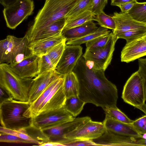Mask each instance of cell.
<instances>
[{
	"instance_id": "6da1fadb",
	"label": "cell",
	"mask_w": 146,
	"mask_h": 146,
	"mask_svg": "<svg viewBox=\"0 0 146 146\" xmlns=\"http://www.w3.org/2000/svg\"><path fill=\"white\" fill-rule=\"evenodd\" d=\"M78 80V96L86 103L102 108L116 107L118 98L116 86L105 76L104 71L94 69L82 56L74 68Z\"/></svg>"
},
{
	"instance_id": "7a4b0ae2",
	"label": "cell",
	"mask_w": 146,
	"mask_h": 146,
	"mask_svg": "<svg viewBox=\"0 0 146 146\" xmlns=\"http://www.w3.org/2000/svg\"><path fill=\"white\" fill-rule=\"evenodd\" d=\"M80 0H46L26 35L29 39L42 29L65 18Z\"/></svg>"
},
{
	"instance_id": "3957f363",
	"label": "cell",
	"mask_w": 146,
	"mask_h": 146,
	"mask_svg": "<svg viewBox=\"0 0 146 146\" xmlns=\"http://www.w3.org/2000/svg\"><path fill=\"white\" fill-rule=\"evenodd\" d=\"M31 104L10 98L0 103L1 126L12 129H27L31 126V118L24 116Z\"/></svg>"
},
{
	"instance_id": "277c9868",
	"label": "cell",
	"mask_w": 146,
	"mask_h": 146,
	"mask_svg": "<svg viewBox=\"0 0 146 146\" xmlns=\"http://www.w3.org/2000/svg\"><path fill=\"white\" fill-rule=\"evenodd\" d=\"M33 79L21 77L11 69L9 64H0V86L10 98L23 102H27L29 91Z\"/></svg>"
},
{
	"instance_id": "5b68a950",
	"label": "cell",
	"mask_w": 146,
	"mask_h": 146,
	"mask_svg": "<svg viewBox=\"0 0 146 146\" xmlns=\"http://www.w3.org/2000/svg\"><path fill=\"white\" fill-rule=\"evenodd\" d=\"M30 43L26 34L20 38L8 35L0 41V63L14 65L32 55L29 47Z\"/></svg>"
},
{
	"instance_id": "8992f818",
	"label": "cell",
	"mask_w": 146,
	"mask_h": 146,
	"mask_svg": "<svg viewBox=\"0 0 146 146\" xmlns=\"http://www.w3.org/2000/svg\"><path fill=\"white\" fill-rule=\"evenodd\" d=\"M118 39L112 32L104 47L96 49L86 48L82 56L86 63L94 69L105 71L111 63L115 44Z\"/></svg>"
},
{
	"instance_id": "52a82bcc",
	"label": "cell",
	"mask_w": 146,
	"mask_h": 146,
	"mask_svg": "<svg viewBox=\"0 0 146 146\" xmlns=\"http://www.w3.org/2000/svg\"><path fill=\"white\" fill-rule=\"evenodd\" d=\"M34 8L33 0H17L4 7L3 13L7 27L15 29L32 14Z\"/></svg>"
},
{
	"instance_id": "ba28073f",
	"label": "cell",
	"mask_w": 146,
	"mask_h": 146,
	"mask_svg": "<svg viewBox=\"0 0 146 146\" xmlns=\"http://www.w3.org/2000/svg\"><path fill=\"white\" fill-rule=\"evenodd\" d=\"M121 98L125 102L135 108L145 103L146 97L144 84L137 71L133 74L127 80Z\"/></svg>"
},
{
	"instance_id": "9c48e42d",
	"label": "cell",
	"mask_w": 146,
	"mask_h": 146,
	"mask_svg": "<svg viewBox=\"0 0 146 146\" xmlns=\"http://www.w3.org/2000/svg\"><path fill=\"white\" fill-rule=\"evenodd\" d=\"M74 118L63 106L58 109L40 113L32 118L31 127L40 130L70 121Z\"/></svg>"
},
{
	"instance_id": "30bf717a",
	"label": "cell",
	"mask_w": 146,
	"mask_h": 146,
	"mask_svg": "<svg viewBox=\"0 0 146 146\" xmlns=\"http://www.w3.org/2000/svg\"><path fill=\"white\" fill-rule=\"evenodd\" d=\"M91 119L86 116L77 118L61 123L53 125L40 130L43 135L48 141H55L63 143L67 139L64 138V135L71 131L78 126Z\"/></svg>"
},
{
	"instance_id": "8fae6325",
	"label": "cell",
	"mask_w": 146,
	"mask_h": 146,
	"mask_svg": "<svg viewBox=\"0 0 146 146\" xmlns=\"http://www.w3.org/2000/svg\"><path fill=\"white\" fill-rule=\"evenodd\" d=\"M105 129L103 122L93 121L91 119L66 133L64 137L69 139L92 140L101 136Z\"/></svg>"
},
{
	"instance_id": "7c38bea8",
	"label": "cell",
	"mask_w": 146,
	"mask_h": 146,
	"mask_svg": "<svg viewBox=\"0 0 146 146\" xmlns=\"http://www.w3.org/2000/svg\"><path fill=\"white\" fill-rule=\"evenodd\" d=\"M82 48L80 45H66L56 70L63 75L72 71L82 56Z\"/></svg>"
},
{
	"instance_id": "4fadbf2b",
	"label": "cell",
	"mask_w": 146,
	"mask_h": 146,
	"mask_svg": "<svg viewBox=\"0 0 146 146\" xmlns=\"http://www.w3.org/2000/svg\"><path fill=\"white\" fill-rule=\"evenodd\" d=\"M140 138L121 135L105 128L101 136L92 141L96 146H143Z\"/></svg>"
},
{
	"instance_id": "5bb4252c",
	"label": "cell",
	"mask_w": 146,
	"mask_h": 146,
	"mask_svg": "<svg viewBox=\"0 0 146 146\" xmlns=\"http://www.w3.org/2000/svg\"><path fill=\"white\" fill-rule=\"evenodd\" d=\"M64 76L56 70L38 75L33 78L29 91L28 101L31 104L51 83Z\"/></svg>"
},
{
	"instance_id": "9a60e30c",
	"label": "cell",
	"mask_w": 146,
	"mask_h": 146,
	"mask_svg": "<svg viewBox=\"0 0 146 146\" xmlns=\"http://www.w3.org/2000/svg\"><path fill=\"white\" fill-rule=\"evenodd\" d=\"M64 80V76L60 79L39 107L36 115L40 113L58 109L64 106L66 99L63 89Z\"/></svg>"
},
{
	"instance_id": "2e32d148",
	"label": "cell",
	"mask_w": 146,
	"mask_h": 146,
	"mask_svg": "<svg viewBox=\"0 0 146 146\" xmlns=\"http://www.w3.org/2000/svg\"><path fill=\"white\" fill-rule=\"evenodd\" d=\"M39 58L40 56L32 54L18 63L9 65L13 71L21 77L33 78L38 74Z\"/></svg>"
},
{
	"instance_id": "e0dca14e",
	"label": "cell",
	"mask_w": 146,
	"mask_h": 146,
	"mask_svg": "<svg viewBox=\"0 0 146 146\" xmlns=\"http://www.w3.org/2000/svg\"><path fill=\"white\" fill-rule=\"evenodd\" d=\"M146 55V41L139 38L126 44L121 53V61L129 63Z\"/></svg>"
},
{
	"instance_id": "ac0fdd59",
	"label": "cell",
	"mask_w": 146,
	"mask_h": 146,
	"mask_svg": "<svg viewBox=\"0 0 146 146\" xmlns=\"http://www.w3.org/2000/svg\"><path fill=\"white\" fill-rule=\"evenodd\" d=\"M112 17L116 25V28L113 31L115 35L132 29H146V24L136 20L127 13L114 12Z\"/></svg>"
},
{
	"instance_id": "d6986e66",
	"label": "cell",
	"mask_w": 146,
	"mask_h": 146,
	"mask_svg": "<svg viewBox=\"0 0 146 146\" xmlns=\"http://www.w3.org/2000/svg\"><path fill=\"white\" fill-rule=\"evenodd\" d=\"M64 40L65 38L61 35L31 42L29 47L33 54L40 56L47 54L53 47Z\"/></svg>"
},
{
	"instance_id": "ffe728a7",
	"label": "cell",
	"mask_w": 146,
	"mask_h": 146,
	"mask_svg": "<svg viewBox=\"0 0 146 146\" xmlns=\"http://www.w3.org/2000/svg\"><path fill=\"white\" fill-rule=\"evenodd\" d=\"M106 129L121 135L140 138L143 135L139 133L132 124L125 123L114 119L106 114L103 122Z\"/></svg>"
},
{
	"instance_id": "44dd1931",
	"label": "cell",
	"mask_w": 146,
	"mask_h": 146,
	"mask_svg": "<svg viewBox=\"0 0 146 146\" xmlns=\"http://www.w3.org/2000/svg\"><path fill=\"white\" fill-rule=\"evenodd\" d=\"M98 27L93 21H87L79 26L62 30L61 35L66 41L80 38L96 31Z\"/></svg>"
},
{
	"instance_id": "7402d4cb",
	"label": "cell",
	"mask_w": 146,
	"mask_h": 146,
	"mask_svg": "<svg viewBox=\"0 0 146 146\" xmlns=\"http://www.w3.org/2000/svg\"><path fill=\"white\" fill-rule=\"evenodd\" d=\"M65 23V18L55 21L42 29L29 38L30 42L60 35Z\"/></svg>"
},
{
	"instance_id": "603a6c76",
	"label": "cell",
	"mask_w": 146,
	"mask_h": 146,
	"mask_svg": "<svg viewBox=\"0 0 146 146\" xmlns=\"http://www.w3.org/2000/svg\"><path fill=\"white\" fill-rule=\"evenodd\" d=\"M63 89L66 98L72 96H78V81L76 74L73 71L64 75Z\"/></svg>"
},
{
	"instance_id": "cb8c5ba5",
	"label": "cell",
	"mask_w": 146,
	"mask_h": 146,
	"mask_svg": "<svg viewBox=\"0 0 146 146\" xmlns=\"http://www.w3.org/2000/svg\"><path fill=\"white\" fill-rule=\"evenodd\" d=\"M86 104L78 96L74 95L66 98L63 106L75 118L81 112Z\"/></svg>"
},
{
	"instance_id": "d4e9b609",
	"label": "cell",
	"mask_w": 146,
	"mask_h": 146,
	"mask_svg": "<svg viewBox=\"0 0 146 146\" xmlns=\"http://www.w3.org/2000/svg\"><path fill=\"white\" fill-rule=\"evenodd\" d=\"M94 16L90 11H86L72 19L65 21L62 30L79 26L88 21H93Z\"/></svg>"
},
{
	"instance_id": "484cf974",
	"label": "cell",
	"mask_w": 146,
	"mask_h": 146,
	"mask_svg": "<svg viewBox=\"0 0 146 146\" xmlns=\"http://www.w3.org/2000/svg\"><path fill=\"white\" fill-rule=\"evenodd\" d=\"M110 33V31L107 29L100 26L93 33L80 38L67 41L66 44L67 45H80L83 43L86 44L96 38Z\"/></svg>"
},
{
	"instance_id": "4316f807",
	"label": "cell",
	"mask_w": 146,
	"mask_h": 146,
	"mask_svg": "<svg viewBox=\"0 0 146 146\" xmlns=\"http://www.w3.org/2000/svg\"><path fill=\"white\" fill-rule=\"evenodd\" d=\"M93 0H80L65 17V21L72 19L80 14L91 10Z\"/></svg>"
},
{
	"instance_id": "83f0119b",
	"label": "cell",
	"mask_w": 146,
	"mask_h": 146,
	"mask_svg": "<svg viewBox=\"0 0 146 146\" xmlns=\"http://www.w3.org/2000/svg\"><path fill=\"white\" fill-rule=\"evenodd\" d=\"M127 13L136 20L146 24V2L137 1Z\"/></svg>"
},
{
	"instance_id": "f1b7e54d",
	"label": "cell",
	"mask_w": 146,
	"mask_h": 146,
	"mask_svg": "<svg viewBox=\"0 0 146 146\" xmlns=\"http://www.w3.org/2000/svg\"><path fill=\"white\" fill-rule=\"evenodd\" d=\"M0 132L11 134L33 143L40 146L42 143L31 136L27 132L26 129H12L6 128L1 126Z\"/></svg>"
},
{
	"instance_id": "f546056e",
	"label": "cell",
	"mask_w": 146,
	"mask_h": 146,
	"mask_svg": "<svg viewBox=\"0 0 146 146\" xmlns=\"http://www.w3.org/2000/svg\"><path fill=\"white\" fill-rule=\"evenodd\" d=\"M107 114L116 120L129 124H132L133 120H131L118 108L106 107L102 108Z\"/></svg>"
},
{
	"instance_id": "4dcf8cb0",
	"label": "cell",
	"mask_w": 146,
	"mask_h": 146,
	"mask_svg": "<svg viewBox=\"0 0 146 146\" xmlns=\"http://www.w3.org/2000/svg\"><path fill=\"white\" fill-rule=\"evenodd\" d=\"M146 33V29H136L122 32L116 35L118 38L125 39L126 44L142 37Z\"/></svg>"
},
{
	"instance_id": "1f68e13d",
	"label": "cell",
	"mask_w": 146,
	"mask_h": 146,
	"mask_svg": "<svg viewBox=\"0 0 146 146\" xmlns=\"http://www.w3.org/2000/svg\"><path fill=\"white\" fill-rule=\"evenodd\" d=\"M93 21H97L101 27L115 30L116 25L113 17L106 14L103 11L95 15Z\"/></svg>"
},
{
	"instance_id": "d6a6232c",
	"label": "cell",
	"mask_w": 146,
	"mask_h": 146,
	"mask_svg": "<svg viewBox=\"0 0 146 146\" xmlns=\"http://www.w3.org/2000/svg\"><path fill=\"white\" fill-rule=\"evenodd\" d=\"M56 68L48 54L40 56L38 75L56 70Z\"/></svg>"
},
{
	"instance_id": "836d02e7",
	"label": "cell",
	"mask_w": 146,
	"mask_h": 146,
	"mask_svg": "<svg viewBox=\"0 0 146 146\" xmlns=\"http://www.w3.org/2000/svg\"><path fill=\"white\" fill-rule=\"evenodd\" d=\"M64 40L53 47L48 53V54L55 66L56 67L64 50L66 44Z\"/></svg>"
},
{
	"instance_id": "e575fe53",
	"label": "cell",
	"mask_w": 146,
	"mask_h": 146,
	"mask_svg": "<svg viewBox=\"0 0 146 146\" xmlns=\"http://www.w3.org/2000/svg\"><path fill=\"white\" fill-rule=\"evenodd\" d=\"M112 32L98 37L86 43V48L96 49L103 48L107 44Z\"/></svg>"
},
{
	"instance_id": "d590c367",
	"label": "cell",
	"mask_w": 146,
	"mask_h": 146,
	"mask_svg": "<svg viewBox=\"0 0 146 146\" xmlns=\"http://www.w3.org/2000/svg\"><path fill=\"white\" fill-rule=\"evenodd\" d=\"M0 142L11 143H31L30 142L14 135L0 132Z\"/></svg>"
},
{
	"instance_id": "8d00e7d4",
	"label": "cell",
	"mask_w": 146,
	"mask_h": 146,
	"mask_svg": "<svg viewBox=\"0 0 146 146\" xmlns=\"http://www.w3.org/2000/svg\"><path fill=\"white\" fill-rule=\"evenodd\" d=\"M132 125L139 133L142 135L146 134V115L133 120Z\"/></svg>"
},
{
	"instance_id": "74e56055",
	"label": "cell",
	"mask_w": 146,
	"mask_h": 146,
	"mask_svg": "<svg viewBox=\"0 0 146 146\" xmlns=\"http://www.w3.org/2000/svg\"><path fill=\"white\" fill-rule=\"evenodd\" d=\"M63 145L64 146H96L92 140L79 139H68Z\"/></svg>"
},
{
	"instance_id": "f35d334b",
	"label": "cell",
	"mask_w": 146,
	"mask_h": 146,
	"mask_svg": "<svg viewBox=\"0 0 146 146\" xmlns=\"http://www.w3.org/2000/svg\"><path fill=\"white\" fill-rule=\"evenodd\" d=\"M108 0H93L90 11L94 16L103 11Z\"/></svg>"
},
{
	"instance_id": "ab89813d",
	"label": "cell",
	"mask_w": 146,
	"mask_h": 146,
	"mask_svg": "<svg viewBox=\"0 0 146 146\" xmlns=\"http://www.w3.org/2000/svg\"><path fill=\"white\" fill-rule=\"evenodd\" d=\"M138 64L137 71L143 80L146 97V58L139 59Z\"/></svg>"
},
{
	"instance_id": "60d3db41",
	"label": "cell",
	"mask_w": 146,
	"mask_h": 146,
	"mask_svg": "<svg viewBox=\"0 0 146 146\" xmlns=\"http://www.w3.org/2000/svg\"><path fill=\"white\" fill-rule=\"evenodd\" d=\"M137 2L133 0L131 2L119 5L118 7L120 8L121 11V12L122 13H127L132 8Z\"/></svg>"
},
{
	"instance_id": "b9f144b4",
	"label": "cell",
	"mask_w": 146,
	"mask_h": 146,
	"mask_svg": "<svg viewBox=\"0 0 146 146\" xmlns=\"http://www.w3.org/2000/svg\"><path fill=\"white\" fill-rule=\"evenodd\" d=\"M10 98L7 92L4 89L0 87V103Z\"/></svg>"
},
{
	"instance_id": "7bdbcfd3",
	"label": "cell",
	"mask_w": 146,
	"mask_h": 146,
	"mask_svg": "<svg viewBox=\"0 0 146 146\" xmlns=\"http://www.w3.org/2000/svg\"><path fill=\"white\" fill-rule=\"evenodd\" d=\"M134 0H111V5L118 6L119 5L131 2Z\"/></svg>"
},
{
	"instance_id": "ee69618b",
	"label": "cell",
	"mask_w": 146,
	"mask_h": 146,
	"mask_svg": "<svg viewBox=\"0 0 146 146\" xmlns=\"http://www.w3.org/2000/svg\"><path fill=\"white\" fill-rule=\"evenodd\" d=\"M40 146H63L59 142L55 141H48L42 143Z\"/></svg>"
},
{
	"instance_id": "f6af8a7d",
	"label": "cell",
	"mask_w": 146,
	"mask_h": 146,
	"mask_svg": "<svg viewBox=\"0 0 146 146\" xmlns=\"http://www.w3.org/2000/svg\"><path fill=\"white\" fill-rule=\"evenodd\" d=\"M17 0H0V3L4 7H5L9 5L15 3Z\"/></svg>"
},
{
	"instance_id": "bcb514c9",
	"label": "cell",
	"mask_w": 146,
	"mask_h": 146,
	"mask_svg": "<svg viewBox=\"0 0 146 146\" xmlns=\"http://www.w3.org/2000/svg\"><path fill=\"white\" fill-rule=\"evenodd\" d=\"M140 140L143 146H146V134L143 135L142 137L140 138Z\"/></svg>"
},
{
	"instance_id": "7dc6e473",
	"label": "cell",
	"mask_w": 146,
	"mask_h": 146,
	"mask_svg": "<svg viewBox=\"0 0 146 146\" xmlns=\"http://www.w3.org/2000/svg\"><path fill=\"white\" fill-rule=\"evenodd\" d=\"M137 108L141 110L146 115V104L145 103L142 106Z\"/></svg>"
},
{
	"instance_id": "c3c4849f",
	"label": "cell",
	"mask_w": 146,
	"mask_h": 146,
	"mask_svg": "<svg viewBox=\"0 0 146 146\" xmlns=\"http://www.w3.org/2000/svg\"><path fill=\"white\" fill-rule=\"evenodd\" d=\"M141 38L144 40L146 41V33Z\"/></svg>"
},
{
	"instance_id": "681fc988",
	"label": "cell",
	"mask_w": 146,
	"mask_h": 146,
	"mask_svg": "<svg viewBox=\"0 0 146 146\" xmlns=\"http://www.w3.org/2000/svg\"><path fill=\"white\" fill-rule=\"evenodd\" d=\"M134 0L135 1H138V0Z\"/></svg>"
}]
</instances>
